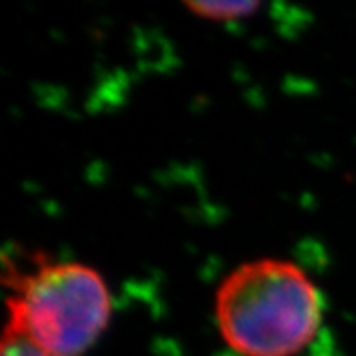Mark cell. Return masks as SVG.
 <instances>
[{
	"label": "cell",
	"mask_w": 356,
	"mask_h": 356,
	"mask_svg": "<svg viewBox=\"0 0 356 356\" xmlns=\"http://www.w3.org/2000/svg\"><path fill=\"white\" fill-rule=\"evenodd\" d=\"M215 316L224 342L242 356H296L322 327V293L293 262L260 258L224 278Z\"/></svg>",
	"instance_id": "6da1fadb"
},
{
	"label": "cell",
	"mask_w": 356,
	"mask_h": 356,
	"mask_svg": "<svg viewBox=\"0 0 356 356\" xmlns=\"http://www.w3.org/2000/svg\"><path fill=\"white\" fill-rule=\"evenodd\" d=\"M8 322L53 356H82L108 327L111 295L100 273L79 262L4 258Z\"/></svg>",
	"instance_id": "7a4b0ae2"
},
{
	"label": "cell",
	"mask_w": 356,
	"mask_h": 356,
	"mask_svg": "<svg viewBox=\"0 0 356 356\" xmlns=\"http://www.w3.org/2000/svg\"><path fill=\"white\" fill-rule=\"evenodd\" d=\"M189 11L197 17L215 22H234V20L248 19L260 8L258 2H188Z\"/></svg>",
	"instance_id": "3957f363"
},
{
	"label": "cell",
	"mask_w": 356,
	"mask_h": 356,
	"mask_svg": "<svg viewBox=\"0 0 356 356\" xmlns=\"http://www.w3.org/2000/svg\"><path fill=\"white\" fill-rule=\"evenodd\" d=\"M0 356H53L46 349L33 342L28 334L24 333L13 323L6 322L2 343H0Z\"/></svg>",
	"instance_id": "277c9868"
}]
</instances>
